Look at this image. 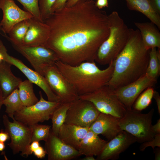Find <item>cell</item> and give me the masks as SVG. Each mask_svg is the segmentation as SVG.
<instances>
[{
    "label": "cell",
    "instance_id": "cell-1",
    "mask_svg": "<svg viewBox=\"0 0 160 160\" xmlns=\"http://www.w3.org/2000/svg\"><path fill=\"white\" fill-rule=\"evenodd\" d=\"M50 33L44 46L59 60L72 66L95 62L97 51L110 32L108 15L93 0H79L55 11L44 22Z\"/></svg>",
    "mask_w": 160,
    "mask_h": 160
},
{
    "label": "cell",
    "instance_id": "cell-2",
    "mask_svg": "<svg viewBox=\"0 0 160 160\" xmlns=\"http://www.w3.org/2000/svg\"><path fill=\"white\" fill-rule=\"evenodd\" d=\"M149 52L143 45L139 30L129 28L127 42L114 60L113 72L106 85L116 89L145 74L149 61Z\"/></svg>",
    "mask_w": 160,
    "mask_h": 160
},
{
    "label": "cell",
    "instance_id": "cell-3",
    "mask_svg": "<svg viewBox=\"0 0 160 160\" xmlns=\"http://www.w3.org/2000/svg\"><path fill=\"white\" fill-rule=\"evenodd\" d=\"M55 64L80 96L106 85L112 77L114 62L112 61L103 70L99 69L95 62H85L72 66L58 60Z\"/></svg>",
    "mask_w": 160,
    "mask_h": 160
},
{
    "label": "cell",
    "instance_id": "cell-4",
    "mask_svg": "<svg viewBox=\"0 0 160 160\" xmlns=\"http://www.w3.org/2000/svg\"><path fill=\"white\" fill-rule=\"evenodd\" d=\"M108 16L109 33L99 47L95 59L101 65L109 64L116 59L126 45L129 34V28L117 12Z\"/></svg>",
    "mask_w": 160,
    "mask_h": 160
},
{
    "label": "cell",
    "instance_id": "cell-5",
    "mask_svg": "<svg viewBox=\"0 0 160 160\" xmlns=\"http://www.w3.org/2000/svg\"><path fill=\"white\" fill-rule=\"evenodd\" d=\"M154 112L152 108L148 113L143 114L132 108L127 109L124 116L119 119L121 130L132 135L139 143L153 139L155 135L152 130Z\"/></svg>",
    "mask_w": 160,
    "mask_h": 160
},
{
    "label": "cell",
    "instance_id": "cell-6",
    "mask_svg": "<svg viewBox=\"0 0 160 160\" xmlns=\"http://www.w3.org/2000/svg\"><path fill=\"white\" fill-rule=\"evenodd\" d=\"M79 98L91 102L100 112L119 119L124 116L126 111V108L117 97L115 89L107 85L92 92L80 95Z\"/></svg>",
    "mask_w": 160,
    "mask_h": 160
},
{
    "label": "cell",
    "instance_id": "cell-7",
    "mask_svg": "<svg viewBox=\"0 0 160 160\" xmlns=\"http://www.w3.org/2000/svg\"><path fill=\"white\" fill-rule=\"evenodd\" d=\"M3 122L4 131L11 139L8 145L13 154L15 155L20 152V155L24 157L31 155L29 147L31 142V128L15 119L13 122L10 121L6 114L3 116Z\"/></svg>",
    "mask_w": 160,
    "mask_h": 160
},
{
    "label": "cell",
    "instance_id": "cell-8",
    "mask_svg": "<svg viewBox=\"0 0 160 160\" xmlns=\"http://www.w3.org/2000/svg\"><path fill=\"white\" fill-rule=\"evenodd\" d=\"M42 75L61 103H71L79 98L76 90L55 63L44 66L42 69Z\"/></svg>",
    "mask_w": 160,
    "mask_h": 160
},
{
    "label": "cell",
    "instance_id": "cell-9",
    "mask_svg": "<svg viewBox=\"0 0 160 160\" xmlns=\"http://www.w3.org/2000/svg\"><path fill=\"white\" fill-rule=\"evenodd\" d=\"M39 93L40 98L37 103L30 106H25L14 113L15 120L30 126L51 119L54 111L61 103L46 100L44 98L41 91Z\"/></svg>",
    "mask_w": 160,
    "mask_h": 160
},
{
    "label": "cell",
    "instance_id": "cell-10",
    "mask_svg": "<svg viewBox=\"0 0 160 160\" xmlns=\"http://www.w3.org/2000/svg\"><path fill=\"white\" fill-rule=\"evenodd\" d=\"M100 113L91 102L79 98L71 103L64 123L89 128Z\"/></svg>",
    "mask_w": 160,
    "mask_h": 160
},
{
    "label": "cell",
    "instance_id": "cell-11",
    "mask_svg": "<svg viewBox=\"0 0 160 160\" xmlns=\"http://www.w3.org/2000/svg\"><path fill=\"white\" fill-rule=\"evenodd\" d=\"M11 44L14 49L28 60L35 71L41 75L44 66L54 64L59 60L54 51L44 46L28 47Z\"/></svg>",
    "mask_w": 160,
    "mask_h": 160
},
{
    "label": "cell",
    "instance_id": "cell-12",
    "mask_svg": "<svg viewBox=\"0 0 160 160\" xmlns=\"http://www.w3.org/2000/svg\"><path fill=\"white\" fill-rule=\"evenodd\" d=\"M0 53L4 60L16 67L28 80L40 87L45 93L48 100L60 102L58 97L53 92L44 77L35 71L28 67L21 60L10 55L7 53L6 47L0 39Z\"/></svg>",
    "mask_w": 160,
    "mask_h": 160
},
{
    "label": "cell",
    "instance_id": "cell-13",
    "mask_svg": "<svg viewBox=\"0 0 160 160\" xmlns=\"http://www.w3.org/2000/svg\"><path fill=\"white\" fill-rule=\"evenodd\" d=\"M157 80L145 73L135 81L115 89V92L127 109H130L140 95L148 88L154 86Z\"/></svg>",
    "mask_w": 160,
    "mask_h": 160
},
{
    "label": "cell",
    "instance_id": "cell-14",
    "mask_svg": "<svg viewBox=\"0 0 160 160\" xmlns=\"http://www.w3.org/2000/svg\"><path fill=\"white\" fill-rule=\"evenodd\" d=\"M0 9L3 14L0 22V30L4 34H8L18 23L33 17L29 12L19 8L14 0H0Z\"/></svg>",
    "mask_w": 160,
    "mask_h": 160
},
{
    "label": "cell",
    "instance_id": "cell-15",
    "mask_svg": "<svg viewBox=\"0 0 160 160\" xmlns=\"http://www.w3.org/2000/svg\"><path fill=\"white\" fill-rule=\"evenodd\" d=\"M137 142L135 137L124 130L107 142L96 160H116L120 154L125 151L132 144Z\"/></svg>",
    "mask_w": 160,
    "mask_h": 160
},
{
    "label": "cell",
    "instance_id": "cell-16",
    "mask_svg": "<svg viewBox=\"0 0 160 160\" xmlns=\"http://www.w3.org/2000/svg\"><path fill=\"white\" fill-rule=\"evenodd\" d=\"M44 147L48 160H70L81 155L77 150L66 144L51 130Z\"/></svg>",
    "mask_w": 160,
    "mask_h": 160
},
{
    "label": "cell",
    "instance_id": "cell-17",
    "mask_svg": "<svg viewBox=\"0 0 160 160\" xmlns=\"http://www.w3.org/2000/svg\"><path fill=\"white\" fill-rule=\"evenodd\" d=\"M29 23L22 44L28 47L44 46L49 34V26L44 22L33 17L29 19Z\"/></svg>",
    "mask_w": 160,
    "mask_h": 160
},
{
    "label": "cell",
    "instance_id": "cell-18",
    "mask_svg": "<svg viewBox=\"0 0 160 160\" xmlns=\"http://www.w3.org/2000/svg\"><path fill=\"white\" fill-rule=\"evenodd\" d=\"M119 119L112 115L100 112L89 129L98 135H102L110 140L122 131L119 124Z\"/></svg>",
    "mask_w": 160,
    "mask_h": 160
},
{
    "label": "cell",
    "instance_id": "cell-19",
    "mask_svg": "<svg viewBox=\"0 0 160 160\" xmlns=\"http://www.w3.org/2000/svg\"><path fill=\"white\" fill-rule=\"evenodd\" d=\"M89 129V128L64 123L60 128L58 137L66 144L78 150Z\"/></svg>",
    "mask_w": 160,
    "mask_h": 160
},
{
    "label": "cell",
    "instance_id": "cell-20",
    "mask_svg": "<svg viewBox=\"0 0 160 160\" xmlns=\"http://www.w3.org/2000/svg\"><path fill=\"white\" fill-rule=\"evenodd\" d=\"M141 35L142 42L148 50L153 48L160 49V33L159 29L153 23L135 22Z\"/></svg>",
    "mask_w": 160,
    "mask_h": 160
},
{
    "label": "cell",
    "instance_id": "cell-21",
    "mask_svg": "<svg viewBox=\"0 0 160 160\" xmlns=\"http://www.w3.org/2000/svg\"><path fill=\"white\" fill-rule=\"evenodd\" d=\"M11 65L4 60L0 63V87L4 99L18 89L22 81L13 74L11 70Z\"/></svg>",
    "mask_w": 160,
    "mask_h": 160
},
{
    "label": "cell",
    "instance_id": "cell-22",
    "mask_svg": "<svg viewBox=\"0 0 160 160\" xmlns=\"http://www.w3.org/2000/svg\"><path fill=\"white\" fill-rule=\"evenodd\" d=\"M107 142L89 129L81 142L78 150L81 155L98 156Z\"/></svg>",
    "mask_w": 160,
    "mask_h": 160
},
{
    "label": "cell",
    "instance_id": "cell-23",
    "mask_svg": "<svg viewBox=\"0 0 160 160\" xmlns=\"http://www.w3.org/2000/svg\"><path fill=\"white\" fill-rule=\"evenodd\" d=\"M124 0L129 9L142 13L160 29V15L153 9L148 0Z\"/></svg>",
    "mask_w": 160,
    "mask_h": 160
},
{
    "label": "cell",
    "instance_id": "cell-24",
    "mask_svg": "<svg viewBox=\"0 0 160 160\" xmlns=\"http://www.w3.org/2000/svg\"><path fill=\"white\" fill-rule=\"evenodd\" d=\"M29 19L22 21L14 25L9 33L8 36L2 34L11 43L22 45L29 25Z\"/></svg>",
    "mask_w": 160,
    "mask_h": 160
},
{
    "label": "cell",
    "instance_id": "cell-25",
    "mask_svg": "<svg viewBox=\"0 0 160 160\" xmlns=\"http://www.w3.org/2000/svg\"><path fill=\"white\" fill-rule=\"evenodd\" d=\"M18 88L20 98L25 106H31L39 101L34 92L33 83L28 80L22 81Z\"/></svg>",
    "mask_w": 160,
    "mask_h": 160
},
{
    "label": "cell",
    "instance_id": "cell-26",
    "mask_svg": "<svg viewBox=\"0 0 160 160\" xmlns=\"http://www.w3.org/2000/svg\"><path fill=\"white\" fill-rule=\"evenodd\" d=\"M3 105L5 106V112L8 116L14 120V113L21 110L25 107L20 98L18 89L14 90L4 99Z\"/></svg>",
    "mask_w": 160,
    "mask_h": 160
},
{
    "label": "cell",
    "instance_id": "cell-27",
    "mask_svg": "<svg viewBox=\"0 0 160 160\" xmlns=\"http://www.w3.org/2000/svg\"><path fill=\"white\" fill-rule=\"evenodd\" d=\"M70 104L71 103H61L54 111L51 116V131L57 136L60 127L64 123L67 112Z\"/></svg>",
    "mask_w": 160,
    "mask_h": 160
},
{
    "label": "cell",
    "instance_id": "cell-28",
    "mask_svg": "<svg viewBox=\"0 0 160 160\" xmlns=\"http://www.w3.org/2000/svg\"><path fill=\"white\" fill-rule=\"evenodd\" d=\"M160 71V49L153 48L149 50V60L145 73L149 76L157 79Z\"/></svg>",
    "mask_w": 160,
    "mask_h": 160
},
{
    "label": "cell",
    "instance_id": "cell-29",
    "mask_svg": "<svg viewBox=\"0 0 160 160\" xmlns=\"http://www.w3.org/2000/svg\"><path fill=\"white\" fill-rule=\"evenodd\" d=\"M154 91L152 87H148L144 90L134 102L133 109L139 111L145 109L151 103Z\"/></svg>",
    "mask_w": 160,
    "mask_h": 160
},
{
    "label": "cell",
    "instance_id": "cell-30",
    "mask_svg": "<svg viewBox=\"0 0 160 160\" xmlns=\"http://www.w3.org/2000/svg\"><path fill=\"white\" fill-rule=\"evenodd\" d=\"M29 127L32 129L31 142L42 140L45 142L47 140L50 130V126L36 124Z\"/></svg>",
    "mask_w": 160,
    "mask_h": 160
},
{
    "label": "cell",
    "instance_id": "cell-31",
    "mask_svg": "<svg viewBox=\"0 0 160 160\" xmlns=\"http://www.w3.org/2000/svg\"><path fill=\"white\" fill-rule=\"evenodd\" d=\"M21 3L26 11L31 14L36 20L43 22L41 18L39 7V0H17Z\"/></svg>",
    "mask_w": 160,
    "mask_h": 160
},
{
    "label": "cell",
    "instance_id": "cell-32",
    "mask_svg": "<svg viewBox=\"0 0 160 160\" xmlns=\"http://www.w3.org/2000/svg\"><path fill=\"white\" fill-rule=\"evenodd\" d=\"M56 0H39L38 4L41 19L43 22L52 14V8Z\"/></svg>",
    "mask_w": 160,
    "mask_h": 160
},
{
    "label": "cell",
    "instance_id": "cell-33",
    "mask_svg": "<svg viewBox=\"0 0 160 160\" xmlns=\"http://www.w3.org/2000/svg\"><path fill=\"white\" fill-rule=\"evenodd\" d=\"M141 143L139 147V149L142 152L148 147H151L153 150L156 147H160V134L155 135L153 139Z\"/></svg>",
    "mask_w": 160,
    "mask_h": 160
},
{
    "label": "cell",
    "instance_id": "cell-34",
    "mask_svg": "<svg viewBox=\"0 0 160 160\" xmlns=\"http://www.w3.org/2000/svg\"><path fill=\"white\" fill-rule=\"evenodd\" d=\"M68 0H56L51 10L52 13L55 11L60 9L65 6Z\"/></svg>",
    "mask_w": 160,
    "mask_h": 160
},
{
    "label": "cell",
    "instance_id": "cell-35",
    "mask_svg": "<svg viewBox=\"0 0 160 160\" xmlns=\"http://www.w3.org/2000/svg\"><path fill=\"white\" fill-rule=\"evenodd\" d=\"M149 4L156 12L160 14V0H148Z\"/></svg>",
    "mask_w": 160,
    "mask_h": 160
},
{
    "label": "cell",
    "instance_id": "cell-36",
    "mask_svg": "<svg viewBox=\"0 0 160 160\" xmlns=\"http://www.w3.org/2000/svg\"><path fill=\"white\" fill-rule=\"evenodd\" d=\"M37 158L41 159L44 158L46 154V152L44 148L40 146L33 153Z\"/></svg>",
    "mask_w": 160,
    "mask_h": 160
},
{
    "label": "cell",
    "instance_id": "cell-37",
    "mask_svg": "<svg viewBox=\"0 0 160 160\" xmlns=\"http://www.w3.org/2000/svg\"><path fill=\"white\" fill-rule=\"evenodd\" d=\"M10 139L8 133L2 129L0 131V142L4 143Z\"/></svg>",
    "mask_w": 160,
    "mask_h": 160
},
{
    "label": "cell",
    "instance_id": "cell-38",
    "mask_svg": "<svg viewBox=\"0 0 160 160\" xmlns=\"http://www.w3.org/2000/svg\"><path fill=\"white\" fill-rule=\"evenodd\" d=\"M108 0H97L95 2L96 7L99 9L108 7Z\"/></svg>",
    "mask_w": 160,
    "mask_h": 160
},
{
    "label": "cell",
    "instance_id": "cell-39",
    "mask_svg": "<svg viewBox=\"0 0 160 160\" xmlns=\"http://www.w3.org/2000/svg\"><path fill=\"white\" fill-rule=\"evenodd\" d=\"M152 130L155 135L160 134V119L157 121L156 123L152 126Z\"/></svg>",
    "mask_w": 160,
    "mask_h": 160
},
{
    "label": "cell",
    "instance_id": "cell-40",
    "mask_svg": "<svg viewBox=\"0 0 160 160\" xmlns=\"http://www.w3.org/2000/svg\"><path fill=\"white\" fill-rule=\"evenodd\" d=\"M153 98L155 100L157 107L158 112L160 114V96L159 93L155 91L153 95Z\"/></svg>",
    "mask_w": 160,
    "mask_h": 160
},
{
    "label": "cell",
    "instance_id": "cell-41",
    "mask_svg": "<svg viewBox=\"0 0 160 160\" xmlns=\"http://www.w3.org/2000/svg\"><path fill=\"white\" fill-rule=\"evenodd\" d=\"M40 146L39 141H34L31 142L29 147L31 154L33 153V152Z\"/></svg>",
    "mask_w": 160,
    "mask_h": 160
},
{
    "label": "cell",
    "instance_id": "cell-42",
    "mask_svg": "<svg viewBox=\"0 0 160 160\" xmlns=\"http://www.w3.org/2000/svg\"><path fill=\"white\" fill-rule=\"evenodd\" d=\"M160 147H157L156 148H155L154 150V152L155 154V160H160Z\"/></svg>",
    "mask_w": 160,
    "mask_h": 160
},
{
    "label": "cell",
    "instance_id": "cell-43",
    "mask_svg": "<svg viewBox=\"0 0 160 160\" xmlns=\"http://www.w3.org/2000/svg\"><path fill=\"white\" fill-rule=\"evenodd\" d=\"M79 0H68L66 2L65 6L69 7L75 4Z\"/></svg>",
    "mask_w": 160,
    "mask_h": 160
},
{
    "label": "cell",
    "instance_id": "cell-44",
    "mask_svg": "<svg viewBox=\"0 0 160 160\" xmlns=\"http://www.w3.org/2000/svg\"><path fill=\"white\" fill-rule=\"evenodd\" d=\"M4 99L2 92L0 87V110L3 105Z\"/></svg>",
    "mask_w": 160,
    "mask_h": 160
},
{
    "label": "cell",
    "instance_id": "cell-45",
    "mask_svg": "<svg viewBox=\"0 0 160 160\" xmlns=\"http://www.w3.org/2000/svg\"><path fill=\"white\" fill-rule=\"evenodd\" d=\"M85 157L82 158L81 160H95V159L93 156H85Z\"/></svg>",
    "mask_w": 160,
    "mask_h": 160
},
{
    "label": "cell",
    "instance_id": "cell-46",
    "mask_svg": "<svg viewBox=\"0 0 160 160\" xmlns=\"http://www.w3.org/2000/svg\"><path fill=\"white\" fill-rule=\"evenodd\" d=\"M5 147L4 143L0 142V151H3Z\"/></svg>",
    "mask_w": 160,
    "mask_h": 160
},
{
    "label": "cell",
    "instance_id": "cell-47",
    "mask_svg": "<svg viewBox=\"0 0 160 160\" xmlns=\"http://www.w3.org/2000/svg\"><path fill=\"white\" fill-rule=\"evenodd\" d=\"M3 60V57L1 54L0 53V63Z\"/></svg>",
    "mask_w": 160,
    "mask_h": 160
}]
</instances>
